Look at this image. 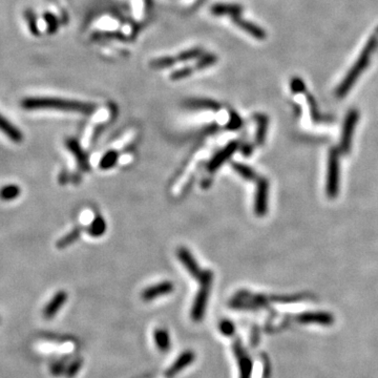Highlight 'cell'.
<instances>
[{"label": "cell", "mask_w": 378, "mask_h": 378, "mask_svg": "<svg viewBox=\"0 0 378 378\" xmlns=\"http://www.w3.org/2000/svg\"><path fill=\"white\" fill-rule=\"evenodd\" d=\"M0 130L14 142L18 143L24 139V135H22V132L19 130V128L16 127L14 124H12L9 120H7L2 114H0Z\"/></svg>", "instance_id": "17"}, {"label": "cell", "mask_w": 378, "mask_h": 378, "mask_svg": "<svg viewBox=\"0 0 378 378\" xmlns=\"http://www.w3.org/2000/svg\"><path fill=\"white\" fill-rule=\"evenodd\" d=\"M94 39H124V36L121 33L117 32H98L93 36Z\"/></svg>", "instance_id": "34"}, {"label": "cell", "mask_w": 378, "mask_h": 378, "mask_svg": "<svg viewBox=\"0 0 378 378\" xmlns=\"http://www.w3.org/2000/svg\"><path fill=\"white\" fill-rule=\"evenodd\" d=\"M200 282V289L195 295L192 308H191V320L194 323L202 322L209 299V293L211 290V285L213 281V273L210 270H202L201 274L197 277Z\"/></svg>", "instance_id": "3"}, {"label": "cell", "mask_w": 378, "mask_h": 378, "mask_svg": "<svg viewBox=\"0 0 378 378\" xmlns=\"http://www.w3.org/2000/svg\"><path fill=\"white\" fill-rule=\"evenodd\" d=\"M68 294L65 291H58L53 299L48 303V305L43 309V316L47 320H52L58 312L60 309L65 304L66 300H68Z\"/></svg>", "instance_id": "15"}, {"label": "cell", "mask_w": 378, "mask_h": 378, "mask_svg": "<svg viewBox=\"0 0 378 378\" xmlns=\"http://www.w3.org/2000/svg\"><path fill=\"white\" fill-rule=\"evenodd\" d=\"M255 121H256V136L255 141L257 145H263L266 139L267 130H268L269 125V118L264 114H257L255 115Z\"/></svg>", "instance_id": "19"}, {"label": "cell", "mask_w": 378, "mask_h": 378, "mask_svg": "<svg viewBox=\"0 0 378 378\" xmlns=\"http://www.w3.org/2000/svg\"><path fill=\"white\" fill-rule=\"evenodd\" d=\"M195 361V353L193 351L187 350L181 353L174 363L167 369L165 375L167 378H173L179 373H181L184 369L189 367Z\"/></svg>", "instance_id": "10"}, {"label": "cell", "mask_w": 378, "mask_h": 378, "mask_svg": "<svg viewBox=\"0 0 378 378\" xmlns=\"http://www.w3.org/2000/svg\"><path fill=\"white\" fill-rule=\"evenodd\" d=\"M184 105L189 109H208V110H212V112H217V110L221 108L220 103H217L216 101L211 100V99H201V98L189 99L184 103Z\"/></svg>", "instance_id": "18"}, {"label": "cell", "mask_w": 378, "mask_h": 378, "mask_svg": "<svg viewBox=\"0 0 378 378\" xmlns=\"http://www.w3.org/2000/svg\"><path fill=\"white\" fill-rule=\"evenodd\" d=\"M22 106L25 108L32 109H56L61 112L68 113H78L82 115H92L95 113L97 106L92 103L66 100L60 98H50V97H35L28 98L22 102Z\"/></svg>", "instance_id": "2"}, {"label": "cell", "mask_w": 378, "mask_h": 378, "mask_svg": "<svg viewBox=\"0 0 378 378\" xmlns=\"http://www.w3.org/2000/svg\"><path fill=\"white\" fill-rule=\"evenodd\" d=\"M290 88L293 94H305L307 92L306 84L300 77H293L290 81Z\"/></svg>", "instance_id": "31"}, {"label": "cell", "mask_w": 378, "mask_h": 378, "mask_svg": "<svg viewBox=\"0 0 378 378\" xmlns=\"http://www.w3.org/2000/svg\"><path fill=\"white\" fill-rule=\"evenodd\" d=\"M153 339H154L155 346H157V348L161 352H167L170 350L171 342H170V336H169V333L167 330L157 329L153 333Z\"/></svg>", "instance_id": "20"}, {"label": "cell", "mask_w": 378, "mask_h": 378, "mask_svg": "<svg viewBox=\"0 0 378 378\" xmlns=\"http://www.w3.org/2000/svg\"><path fill=\"white\" fill-rule=\"evenodd\" d=\"M174 290V286L171 282H162L146 288L142 291L141 299L145 302H149L158 297H162L170 294Z\"/></svg>", "instance_id": "9"}, {"label": "cell", "mask_w": 378, "mask_h": 378, "mask_svg": "<svg viewBox=\"0 0 378 378\" xmlns=\"http://www.w3.org/2000/svg\"><path fill=\"white\" fill-rule=\"evenodd\" d=\"M231 20L237 28H240L243 31H245L247 34H249L250 36H252L255 39L264 40L267 36V34H266V32L263 28L256 26L255 24H253V22H251V21H248L246 19L242 18L241 15L231 17Z\"/></svg>", "instance_id": "11"}, {"label": "cell", "mask_w": 378, "mask_h": 378, "mask_svg": "<svg viewBox=\"0 0 378 378\" xmlns=\"http://www.w3.org/2000/svg\"><path fill=\"white\" fill-rule=\"evenodd\" d=\"M118 158H119V153L116 150H109L102 157L99 163V166L103 170L113 168L117 164Z\"/></svg>", "instance_id": "24"}, {"label": "cell", "mask_w": 378, "mask_h": 378, "mask_svg": "<svg viewBox=\"0 0 378 378\" xmlns=\"http://www.w3.org/2000/svg\"><path fill=\"white\" fill-rule=\"evenodd\" d=\"M378 48V28L373 32L371 37L368 39L366 46L357 57L356 61L351 66V69L347 73L346 77L343 79L339 87L335 91V96L337 98H344L348 95L351 88L356 83L362 74L368 69L371 63L372 56L374 55L376 49Z\"/></svg>", "instance_id": "1"}, {"label": "cell", "mask_w": 378, "mask_h": 378, "mask_svg": "<svg viewBox=\"0 0 378 378\" xmlns=\"http://www.w3.org/2000/svg\"><path fill=\"white\" fill-rule=\"evenodd\" d=\"M65 144H66V147H68L70 151L73 153L79 168L82 171H90L91 165H90V162H88V157H87V154L84 152V150L82 149V147L80 146L79 142L75 139H69V140H66Z\"/></svg>", "instance_id": "13"}, {"label": "cell", "mask_w": 378, "mask_h": 378, "mask_svg": "<svg viewBox=\"0 0 378 378\" xmlns=\"http://www.w3.org/2000/svg\"><path fill=\"white\" fill-rule=\"evenodd\" d=\"M252 152V146L250 145H245L243 148V153L246 154V155H249L250 153Z\"/></svg>", "instance_id": "38"}, {"label": "cell", "mask_w": 378, "mask_h": 378, "mask_svg": "<svg viewBox=\"0 0 378 378\" xmlns=\"http://www.w3.org/2000/svg\"><path fill=\"white\" fill-rule=\"evenodd\" d=\"M340 190V159L339 151L332 148L329 151L328 174H327V195L331 198L337 196Z\"/></svg>", "instance_id": "4"}, {"label": "cell", "mask_w": 378, "mask_h": 378, "mask_svg": "<svg viewBox=\"0 0 378 378\" xmlns=\"http://www.w3.org/2000/svg\"><path fill=\"white\" fill-rule=\"evenodd\" d=\"M194 72V69L190 68V66H185V68L175 70L170 74V80L172 81H179L185 78H188L192 75V73Z\"/></svg>", "instance_id": "30"}, {"label": "cell", "mask_w": 378, "mask_h": 378, "mask_svg": "<svg viewBox=\"0 0 378 378\" xmlns=\"http://www.w3.org/2000/svg\"><path fill=\"white\" fill-rule=\"evenodd\" d=\"M218 328H220V331L222 332V334H224L225 336H228V337L232 336L234 334V332H235V327H234L233 323L228 321V320L222 321L220 323Z\"/></svg>", "instance_id": "32"}, {"label": "cell", "mask_w": 378, "mask_h": 378, "mask_svg": "<svg viewBox=\"0 0 378 378\" xmlns=\"http://www.w3.org/2000/svg\"><path fill=\"white\" fill-rule=\"evenodd\" d=\"M177 256H179L180 262L182 263V265L185 267L186 270L188 271V273L193 276L194 278L197 280V277L201 274L202 270L200 269L198 264L196 263L195 258L193 257V255L191 254V252L185 248L182 247L179 250H177Z\"/></svg>", "instance_id": "14"}, {"label": "cell", "mask_w": 378, "mask_h": 378, "mask_svg": "<svg viewBox=\"0 0 378 378\" xmlns=\"http://www.w3.org/2000/svg\"><path fill=\"white\" fill-rule=\"evenodd\" d=\"M242 124H243V121L241 117L235 112H230V117L226 125V128L229 130H236L242 127Z\"/></svg>", "instance_id": "33"}, {"label": "cell", "mask_w": 378, "mask_h": 378, "mask_svg": "<svg viewBox=\"0 0 378 378\" xmlns=\"http://www.w3.org/2000/svg\"><path fill=\"white\" fill-rule=\"evenodd\" d=\"M66 368H68V367H66L64 361H58V362L54 363L51 366V373L54 376H59V375H62L63 373H65Z\"/></svg>", "instance_id": "36"}, {"label": "cell", "mask_w": 378, "mask_h": 378, "mask_svg": "<svg viewBox=\"0 0 378 378\" xmlns=\"http://www.w3.org/2000/svg\"><path fill=\"white\" fill-rule=\"evenodd\" d=\"M46 20L48 22V26H49V32H51V33L56 32L58 27H59L58 19L53 14L48 13V14H46Z\"/></svg>", "instance_id": "37"}, {"label": "cell", "mask_w": 378, "mask_h": 378, "mask_svg": "<svg viewBox=\"0 0 378 378\" xmlns=\"http://www.w3.org/2000/svg\"><path fill=\"white\" fill-rule=\"evenodd\" d=\"M232 167L243 177V179L248 180V181L256 180V177H257L256 172L251 167L245 164H241V163H232Z\"/></svg>", "instance_id": "26"}, {"label": "cell", "mask_w": 378, "mask_h": 378, "mask_svg": "<svg viewBox=\"0 0 378 378\" xmlns=\"http://www.w3.org/2000/svg\"><path fill=\"white\" fill-rule=\"evenodd\" d=\"M217 62V57L216 55L212 54V53H207V54H203L201 57H200L194 65V70L196 71H202L205 70L208 66H211L213 64H215Z\"/></svg>", "instance_id": "27"}, {"label": "cell", "mask_w": 378, "mask_h": 378, "mask_svg": "<svg viewBox=\"0 0 378 378\" xmlns=\"http://www.w3.org/2000/svg\"><path fill=\"white\" fill-rule=\"evenodd\" d=\"M20 187L15 184H10L4 186L0 189V198L4 201H13L20 195Z\"/></svg>", "instance_id": "25"}, {"label": "cell", "mask_w": 378, "mask_h": 378, "mask_svg": "<svg viewBox=\"0 0 378 378\" xmlns=\"http://www.w3.org/2000/svg\"><path fill=\"white\" fill-rule=\"evenodd\" d=\"M177 62L176 58L173 56H164V57H160V58H155L153 59L149 65L150 68L153 70H165L168 68H171L172 65H174Z\"/></svg>", "instance_id": "23"}, {"label": "cell", "mask_w": 378, "mask_h": 378, "mask_svg": "<svg viewBox=\"0 0 378 378\" xmlns=\"http://www.w3.org/2000/svg\"><path fill=\"white\" fill-rule=\"evenodd\" d=\"M233 352L238 364L240 378H251L253 363L238 340L233 343Z\"/></svg>", "instance_id": "6"}, {"label": "cell", "mask_w": 378, "mask_h": 378, "mask_svg": "<svg viewBox=\"0 0 378 378\" xmlns=\"http://www.w3.org/2000/svg\"><path fill=\"white\" fill-rule=\"evenodd\" d=\"M238 141H231L230 143H228L223 149H221L213 155L212 159L207 164V170L209 172L216 171L227 160L232 157V154L238 149Z\"/></svg>", "instance_id": "8"}, {"label": "cell", "mask_w": 378, "mask_h": 378, "mask_svg": "<svg viewBox=\"0 0 378 378\" xmlns=\"http://www.w3.org/2000/svg\"><path fill=\"white\" fill-rule=\"evenodd\" d=\"M81 366H82V362L80 360H77V361H74L68 368H66V371H65V375L68 378H73L75 377L79 370L81 369Z\"/></svg>", "instance_id": "35"}, {"label": "cell", "mask_w": 378, "mask_h": 378, "mask_svg": "<svg viewBox=\"0 0 378 378\" xmlns=\"http://www.w3.org/2000/svg\"><path fill=\"white\" fill-rule=\"evenodd\" d=\"M87 231L94 237L102 236L106 231V223L104 218L101 215H96Z\"/></svg>", "instance_id": "22"}, {"label": "cell", "mask_w": 378, "mask_h": 378, "mask_svg": "<svg viewBox=\"0 0 378 378\" xmlns=\"http://www.w3.org/2000/svg\"><path fill=\"white\" fill-rule=\"evenodd\" d=\"M80 234H81V230L79 228L73 229L70 233L64 235L61 240L57 242V247L62 249V248H65V247L72 245L74 242H76L80 237Z\"/></svg>", "instance_id": "29"}, {"label": "cell", "mask_w": 378, "mask_h": 378, "mask_svg": "<svg viewBox=\"0 0 378 378\" xmlns=\"http://www.w3.org/2000/svg\"><path fill=\"white\" fill-rule=\"evenodd\" d=\"M296 321L301 324H320L330 326L334 323V317L329 312H306L297 315Z\"/></svg>", "instance_id": "12"}, {"label": "cell", "mask_w": 378, "mask_h": 378, "mask_svg": "<svg viewBox=\"0 0 378 378\" xmlns=\"http://www.w3.org/2000/svg\"><path fill=\"white\" fill-rule=\"evenodd\" d=\"M210 12L214 16L229 15L234 17L241 15L243 12V7L237 4H215L211 7Z\"/></svg>", "instance_id": "16"}, {"label": "cell", "mask_w": 378, "mask_h": 378, "mask_svg": "<svg viewBox=\"0 0 378 378\" xmlns=\"http://www.w3.org/2000/svg\"><path fill=\"white\" fill-rule=\"evenodd\" d=\"M268 193H269V182L265 177H261L257 181V187L254 198V211L256 215L263 216L268 209Z\"/></svg>", "instance_id": "7"}, {"label": "cell", "mask_w": 378, "mask_h": 378, "mask_svg": "<svg viewBox=\"0 0 378 378\" xmlns=\"http://www.w3.org/2000/svg\"><path fill=\"white\" fill-rule=\"evenodd\" d=\"M360 119V114L356 109H351L347 114L343 126L342 139H341V150L343 153H349L352 146V138L353 133L356 128L357 122Z\"/></svg>", "instance_id": "5"}, {"label": "cell", "mask_w": 378, "mask_h": 378, "mask_svg": "<svg viewBox=\"0 0 378 378\" xmlns=\"http://www.w3.org/2000/svg\"><path fill=\"white\" fill-rule=\"evenodd\" d=\"M305 94H306V99H307V102H308V105H309V108H310L311 118H312L313 122H315V123L327 122L328 119L324 115H322V113L319 110V106H317V103H316L314 97L312 95L308 94L307 92Z\"/></svg>", "instance_id": "21"}, {"label": "cell", "mask_w": 378, "mask_h": 378, "mask_svg": "<svg viewBox=\"0 0 378 378\" xmlns=\"http://www.w3.org/2000/svg\"><path fill=\"white\" fill-rule=\"evenodd\" d=\"M203 55V50L201 48H192L186 51H183L175 56L177 62H185L190 61L196 58H200Z\"/></svg>", "instance_id": "28"}]
</instances>
